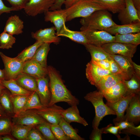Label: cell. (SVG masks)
<instances>
[{"instance_id":"94428289","label":"cell","mask_w":140,"mask_h":140,"mask_svg":"<svg viewBox=\"0 0 140 140\" xmlns=\"http://www.w3.org/2000/svg\"><path fill=\"white\" fill-rule=\"evenodd\" d=\"M5 88L0 82V95Z\"/></svg>"},{"instance_id":"836d02e7","label":"cell","mask_w":140,"mask_h":140,"mask_svg":"<svg viewBox=\"0 0 140 140\" xmlns=\"http://www.w3.org/2000/svg\"><path fill=\"white\" fill-rule=\"evenodd\" d=\"M59 124L63 131L65 135L71 140H84L77 134V131L74 129L70 124V123L66 121L62 117Z\"/></svg>"},{"instance_id":"83f0119b","label":"cell","mask_w":140,"mask_h":140,"mask_svg":"<svg viewBox=\"0 0 140 140\" xmlns=\"http://www.w3.org/2000/svg\"><path fill=\"white\" fill-rule=\"evenodd\" d=\"M0 82L4 87L10 91L12 95H29L33 92L22 88L17 84L14 79L4 80Z\"/></svg>"},{"instance_id":"9c48e42d","label":"cell","mask_w":140,"mask_h":140,"mask_svg":"<svg viewBox=\"0 0 140 140\" xmlns=\"http://www.w3.org/2000/svg\"><path fill=\"white\" fill-rule=\"evenodd\" d=\"M55 0H29L24 10L28 15L35 16L49 10Z\"/></svg>"},{"instance_id":"ba28073f","label":"cell","mask_w":140,"mask_h":140,"mask_svg":"<svg viewBox=\"0 0 140 140\" xmlns=\"http://www.w3.org/2000/svg\"><path fill=\"white\" fill-rule=\"evenodd\" d=\"M82 31L85 35L89 44L101 47L115 40V36L104 30H88Z\"/></svg>"},{"instance_id":"2e32d148","label":"cell","mask_w":140,"mask_h":140,"mask_svg":"<svg viewBox=\"0 0 140 140\" xmlns=\"http://www.w3.org/2000/svg\"><path fill=\"white\" fill-rule=\"evenodd\" d=\"M86 74L90 84L95 85L103 76L112 73L109 70L103 69L91 61L86 65Z\"/></svg>"},{"instance_id":"6f0895ef","label":"cell","mask_w":140,"mask_h":140,"mask_svg":"<svg viewBox=\"0 0 140 140\" xmlns=\"http://www.w3.org/2000/svg\"><path fill=\"white\" fill-rule=\"evenodd\" d=\"M6 80V76L4 69H0V82L3 80Z\"/></svg>"},{"instance_id":"7bdbcfd3","label":"cell","mask_w":140,"mask_h":140,"mask_svg":"<svg viewBox=\"0 0 140 140\" xmlns=\"http://www.w3.org/2000/svg\"><path fill=\"white\" fill-rule=\"evenodd\" d=\"M51 128L54 136L58 140H70L58 124H51Z\"/></svg>"},{"instance_id":"e575fe53","label":"cell","mask_w":140,"mask_h":140,"mask_svg":"<svg viewBox=\"0 0 140 140\" xmlns=\"http://www.w3.org/2000/svg\"><path fill=\"white\" fill-rule=\"evenodd\" d=\"M122 81L127 88L125 95L131 93L140 94V79L135 74L129 80Z\"/></svg>"},{"instance_id":"9f6ffc18","label":"cell","mask_w":140,"mask_h":140,"mask_svg":"<svg viewBox=\"0 0 140 140\" xmlns=\"http://www.w3.org/2000/svg\"><path fill=\"white\" fill-rule=\"evenodd\" d=\"M80 0H65L64 3L65 7V9L69 7Z\"/></svg>"},{"instance_id":"ac0fdd59","label":"cell","mask_w":140,"mask_h":140,"mask_svg":"<svg viewBox=\"0 0 140 140\" xmlns=\"http://www.w3.org/2000/svg\"><path fill=\"white\" fill-rule=\"evenodd\" d=\"M49 80L47 76L36 79V92L42 104L45 107H48L51 99Z\"/></svg>"},{"instance_id":"f35d334b","label":"cell","mask_w":140,"mask_h":140,"mask_svg":"<svg viewBox=\"0 0 140 140\" xmlns=\"http://www.w3.org/2000/svg\"><path fill=\"white\" fill-rule=\"evenodd\" d=\"M16 38L11 34L4 31L0 34V48L8 49L12 47L15 43Z\"/></svg>"},{"instance_id":"f1b7e54d","label":"cell","mask_w":140,"mask_h":140,"mask_svg":"<svg viewBox=\"0 0 140 140\" xmlns=\"http://www.w3.org/2000/svg\"><path fill=\"white\" fill-rule=\"evenodd\" d=\"M50 44L44 43L37 50L31 59L34 60L43 67L47 68V58L50 50Z\"/></svg>"},{"instance_id":"3957f363","label":"cell","mask_w":140,"mask_h":140,"mask_svg":"<svg viewBox=\"0 0 140 140\" xmlns=\"http://www.w3.org/2000/svg\"><path fill=\"white\" fill-rule=\"evenodd\" d=\"M103 95L101 91L95 90L90 92L84 96L85 99L91 103L95 111V116L92 122L93 129L98 128L101 121L108 115H115V112L105 104Z\"/></svg>"},{"instance_id":"cb8c5ba5","label":"cell","mask_w":140,"mask_h":140,"mask_svg":"<svg viewBox=\"0 0 140 140\" xmlns=\"http://www.w3.org/2000/svg\"><path fill=\"white\" fill-rule=\"evenodd\" d=\"M110 54L121 70L130 78L135 74L132 59L120 55Z\"/></svg>"},{"instance_id":"52a82bcc","label":"cell","mask_w":140,"mask_h":140,"mask_svg":"<svg viewBox=\"0 0 140 140\" xmlns=\"http://www.w3.org/2000/svg\"><path fill=\"white\" fill-rule=\"evenodd\" d=\"M33 110L22 111L18 114H15L12 117L13 125L21 124L35 126L46 121Z\"/></svg>"},{"instance_id":"7c38bea8","label":"cell","mask_w":140,"mask_h":140,"mask_svg":"<svg viewBox=\"0 0 140 140\" xmlns=\"http://www.w3.org/2000/svg\"><path fill=\"white\" fill-rule=\"evenodd\" d=\"M35 111L46 121L51 124H59L62 118L61 113L64 109L54 104L50 106L43 107Z\"/></svg>"},{"instance_id":"7402d4cb","label":"cell","mask_w":140,"mask_h":140,"mask_svg":"<svg viewBox=\"0 0 140 140\" xmlns=\"http://www.w3.org/2000/svg\"><path fill=\"white\" fill-rule=\"evenodd\" d=\"M24 22L16 15L11 16L7 20L4 31L12 35H19L23 31Z\"/></svg>"},{"instance_id":"ffe728a7","label":"cell","mask_w":140,"mask_h":140,"mask_svg":"<svg viewBox=\"0 0 140 140\" xmlns=\"http://www.w3.org/2000/svg\"><path fill=\"white\" fill-rule=\"evenodd\" d=\"M56 35L58 37L67 38L73 41L85 45L89 44L88 41L82 31H76L69 29L64 24Z\"/></svg>"},{"instance_id":"7dc6e473","label":"cell","mask_w":140,"mask_h":140,"mask_svg":"<svg viewBox=\"0 0 140 140\" xmlns=\"http://www.w3.org/2000/svg\"><path fill=\"white\" fill-rule=\"evenodd\" d=\"M125 134L127 135H134L138 137L140 136V126L135 127V126L122 130L121 134Z\"/></svg>"},{"instance_id":"ee69618b","label":"cell","mask_w":140,"mask_h":140,"mask_svg":"<svg viewBox=\"0 0 140 140\" xmlns=\"http://www.w3.org/2000/svg\"><path fill=\"white\" fill-rule=\"evenodd\" d=\"M26 140H46L40 132L35 127L29 131Z\"/></svg>"},{"instance_id":"680465c9","label":"cell","mask_w":140,"mask_h":140,"mask_svg":"<svg viewBox=\"0 0 140 140\" xmlns=\"http://www.w3.org/2000/svg\"><path fill=\"white\" fill-rule=\"evenodd\" d=\"M7 117L6 112L0 104V118Z\"/></svg>"},{"instance_id":"11a10c76","label":"cell","mask_w":140,"mask_h":140,"mask_svg":"<svg viewBox=\"0 0 140 140\" xmlns=\"http://www.w3.org/2000/svg\"><path fill=\"white\" fill-rule=\"evenodd\" d=\"M133 5L140 17V0H131Z\"/></svg>"},{"instance_id":"bcb514c9","label":"cell","mask_w":140,"mask_h":140,"mask_svg":"<svg viewBox=\"0 0 140 140\" xmlns=\"http://www.w3.org/2000/svg\"><path fill=\"white\" fill-rule=\"evenodd\" d=\"M17 11L24 9L29 0H7Z\"/></svg>"},{"instance_id":"5b68a950","label":"cell","mask_w":140,"mask_h":140,"mask_svg":"<svg viewBox=\"0 0 140 140\" xmlns=\"http://www.w3.org/2000/svg\"><path fill=\"white\" fill-rule=\"evenodd\" d=\"M137 46L113 42L101 46L107 52L110 54H118L131 59L136 52Z\"/></svg>"},{"instance_id":"277c9868","label":"cell","mask_w":140,"mask_h":140,"mask_svg":"<svg viewBox=\"0 0 140 140\" xmlns=\"http://www.w3.org/2000/svg\"><path fill=\"white\" fill-rule=\"evenodd\" d=\"M65 9L67 15L66 22L76 18L87 17L97 10H106L91 0H80Z\"/></svg>"},{"instance_id":"d4e9b609","label":"cell","mask_w":140,"mask_h":140,"mask_svg":"<svg viewBox=\"0 0 140 140\" xmlns=\"http://www.w3.org/2000/svg\"><path fill=\"white\" fill-rule=\"evenodd\" d=\"M113 13H119L125 8V0H91Z\"/></svg>"},{"instance_id":"1f68e13d","label":"cell","mask_w":140,"mask_h":140,"mask_svg":"<svg viewBox=\"0 0 140 140\" xmlns=\"http://www.w3.org/2000/svg\"><path fill=\"white\" fill-rule=\"evenodd\" d=\"M44 43L36 41L33 44L26 48L16 57L24 62L32 59L38 48Z\"/></svg>"},{"instance_id":"6da1fadb","label":"cell","mask_w":140,"mask_h":140,"mask_svg":"<svg viewBox=\"0 0 140 140\" xmlns=\"http://www.w3.org/2000/svg\"><path fill=\"white\" fill-rule=\"evenodd\" d=\"M51 99L48 106L59 102H65L71 106L77 105L79 100L73 95L64 83L59 75L52 66L47 67Z\"/></svg>"},{"instance_id":"f546056e","label":"cell","mask_w":140,"mask_h":140,"mask_svg":"<svg viewBox=\"0 0 140 140\" xmlns=\"http://www.w3.org/2000/svg\"><path fill=\"white\" fill-rule=\"evenodd\" d=\"M84 46L90 53L91 60H108L110 57V54L101 47L89 44H86Z\"/></svg>"},{"instance_id":"91938a15","label":"cell","mask_w":140,"mask_h":140,"mask_svg":"<svg viewBox=\"0 0 140 140\" xmlns=\"http://www.w3.org/2000/svg\"><path fill=\"white\" fill-rule=\"evenodd\" d=\"M2 140H15L14 138L11 136L9 135H4L1 136Z\"/></svg>"},{"instance_id":"484cf974","label":"cell","mask_w":140,"mask_h":140,"mask_svg":"<svg viewBox=\"0 0 140 140\" xmlns=\"http://www.w3.org/2000/svg\"><path fill=\"white\" fill-rule=\"evenodd\" d=\"M123 80L120 76L111 73L103 77L95 86L99 91L102 92L112 87Z\"/></svg>"},{"instance_id":"816d5d0a","label":"cell","mask_w":140,"mask_h":140,"mask_svg":"<svg viewBox=\"0 0 140 140\" xmlns=\"http://www.w3.org/2000/svg\"><path fill=\"white\" fill-rule=\"evenodd\" d=\"M12 11H17V10L12 7H7L4 4L2 0H0V16L4 13H10Z\"/></svg>"},{"instance_id":"5bb4252c","label":"cell","mask_w":140,"mask_h":140,"mask_svg":"<svg viewBox=\"0 0 140 140\" xmlns=\"http://www.w3.org/2000/svg\"><path fill=\"white\" fill-rule=\"evenodd\" d=\"M22 73L36 79L47 76V68L42 66L36 61L30 59L24 62Z\"/></svg>"},{"instance_id":"7a4b0ae2","label":"cell","mask_w":140,"mask_h":140,"mask_svg":"<svg viewBox=\"0 0 140 140\" xmlns=\"http://www.w3.org/2000/svg\"><path fill=\"white\" fill-rule=\"evenodd\" d=\"M108 11L104 9L97 10L87 17L82 18L80 21L82 25L81 31L88 30H105L117 25Z\"/></svg>"},{"instance_id":"4fadbf2b","label":"cell","mask_w":140,"mask_h":140,"mask_svg":"<svg viewBox=\"0 0 140 140\" xmlns=\"http://www.w3.org/2000/svg\"><path fill=\"white\" fill-rule=\"evenodd\" d=\"M123 121L137 124L140 122V94H135L129 102Z\"/></svg>"},{"instance_id":"44dd1931","label":"cell","mask_w":140,"mask_h":140,"mask_svg":"<svg viewBox=\"0 0 140 140\" xmlns=\"http://www.w3.org/2000/svg\"><path fill=\"white\" fill-rule=\"evenodd\" d=\"M61 115L62 117L69 123L75 122L85 126L88 125L86 120L80 116L77 105H73L65 110L64 109Z\"/></svg>"},{"instance_id":"f5cc1de1","label":"cell","mask_w":140,"mask_h":140,"mask_svg":"<svg viewBox=\"0 0 140 140\" xmlns=\"http://www.w3.org/2000/svg\"><path fill=\"white\" fill-rule=\"evenodd\" d=\"M65 1V0H55L54 3L50 8L49 10L53 11L62 9V6L64 4Z\"/></svg>"},{"instance_id":"4316f807","label":"cell","mask_w":140,"mask_h":140,"mask_svg":"<svg viewBox=\"0 0 140 140\" xmlns=\"http://www.w3.org/2000/svg\"><path fill=\"white\" fill-rule=\"evenodd\" d=\"M17 83L24 89L31 92L36 91V79L31 76L22 73L15 79Z\"/></svg>"},{"instance_id":"9a60e30c","label":"cell","mask_w":140,"mask_h":140,"mask_svg":"<svg viewBox=\"0 0 140 140\" xmlns=\"http://www.w3.org/2000/svg\"><path fill=\"white\" fill-rule=\"evenodd\" d=\"M56 31L54 26L40 29L35 32H32L31 37L36 41L43 43L58 44L60 42V38L56 35Z\"/></svg>"},{"instance_id":"8992f818","label":"cell","mask_w":140,"mask_h":140,"mask_svg":"<svg viewBox=\"0 0 140 140\" xmlns=\"http://www.w3.org/2000/svg\"><path fill=\"white\" fill-rule=\"evenodd\" d=\"M0 56L4 65L6 80L15 79L22 73L23 62L16 57H8L2 52Z\"/></svg>"},{"instance_id":"f6af8a7d","label":"cell","mask_w":140,"mask_h":140,"mask_svg":"<svg viewBox=\"0 0 140 140\" xmlns=\"http://www.w3.org/2000/svg\"><path fill=\"white\" fill-rule=\"evenodd\" d=\"M119 127L117 126H113L111 124L107 126L102 128V134L111 133L115 135L118 139H120L121 137L118 133Z\"/></svg>"},{"instance_id":"4dcf8cb0","label":"cell","mask_w":140,"mask_h":140,"mask_svg":"<svg viewBox=\"0 0 140 140\" xmlns=\"http://www.w3.org/2000/svg\"><path fill=\"white\" fill-rule=\"evenodd\" d=\"M114 42L138 46L140 44V32L115 35Z\"/></svg>"},{"instance_id":"f907efd6","label":"cell","mask_w":140,"mask_h":140,"mask_svg":"<svg viewBox=\"0 0 140 140\" xmlns=\"http://www.w3.org/2000/svg\"><path fill=\"white\" fill-rule=\"evenodd\" d=\"M115 125L119 127L118 133L121 134L122 130L126 129L129 127L135 126L134 124L132 123L126 121H123L119 123L114 124Z\"/></svg>"},{"instance_id":"b9f144b4","label":"cell","mask_w":140,"mask_h":140,"mask_svg":"<svg viewBox=\"0 0 140 140\" xmlns=\"http://www.w3.org/2000/svg\"><path fill=\"white\" fill-rule=\"evenodd\" d=\"M108 60L110 64V71L112 74L120 76L124 80H128L130 79L128 76L121 70L111 56Z\"/></svg>"},{"instance_id":"8fae6325","label":"cell","mask_w":140,"mask_h":140,"mask_svg":"<svg viewBox=\"0 0 140 140\" xmlns=\"http://www.w3.org/2000/svg\"><path fill=\"white\" fill-rule=\"evenodd\" d=\"M125 6L118 13V17L122 25L140 23L139 16L131 0H125Z\"/></svg>"},{"instance_id":"30bf717a","label":"cell","mask_w":140,"mask_h":140,"mask_svg":"<svg viewBox=\"0 0 140 140\" xmlns=\"http://www.w3.org/2000/svg\"><path fill=\"white\" fill-rule=\"evenodd\" d=\"M135 94L131 93L124 96L114 102H107L106 105L115 112L116 116V117L113 120L114 124L123 121L124 112L131 100Z\"/></svg>"},{"instance_id":"d6a6232c","label":"cell","mask_w":140,"mask_h":140,"mask_svg":"<svg viewBox=\"0 0 140 140\" xmlns=\"http://www.w3.org/2000/svg\"><path fill=\"white\" fill-rule=\"evenodd\" d=\"M13 125L11 134L14 137L19 140H26L29 131L35 127L21 124Z\"/></svg>"},{"instance_id":"d590c367","label":"cell","mask_w":140,"mask_h":140,"mask_svg":"<svg viewBox=\"0 0 140 140\" xmlns=\"http://www.w3.org/2000/svg\"><path fill=\"white\" fill-rule=\"evenodd\" d=\"M29 95H12L10 94V98L15 114H18L22 111Z\"/></svg>"},{"instance_id":"603a6c76","label":"cell","mask_w":140,"mask_h":140,"mask_svg":"<svg viewBox=\"0 0 140 140\" xmlns=\"http://www.w3.org/2000/svg\"><path fill=\"white\" fill-rule=\"evenodd\" d=\"M110 34H125L140 32V23L131 24L116 25L105 30Z\"/></svg>"},{"instance_id":"c3c4849f","label":"cell","mask_w":140,"mask_h":140,"mask_svg":"<svg viewBox=\"0 0 140 140\" xmlns=\"http://www.w3.org/2000/svg\"><path fill=\"white\" fill-rule=\"evenodd\" d=\"M91 61L100 68L110 71V64L108 60H91Z\"/></svg>"},{"instance_id":"e0dca14e","label":"cell","mask_w":140,"mask_h":140,"mask_svg":"<svg viewBox=\"0 0 140 140\" xmlns=\"http://www.w3.org/2000/svg\"><path fill=\"white\" fill-rule=\"evenodd\" d=\"M44 14L45 21L52 23L56 29V34L58 33L66 22L67 15L65 9L48 10Z\"/></svg>"},{"instance_id":"74e56055","label":"cell","mask_w":140,"mask_h":140,"mask_svg":"<svg viewBox=\"0 0 140 140\" xmlns=\"http://www.w3.org/2000/svg\"><path fill=\"white\" fill-rule=\"evenodd\" d=\"M10 95L5 88L0 95V104L5 112L12 114L14 113Z\"/></svg>"},{"instance_id":"d6986e66","label":"cell","mask_w":140,"mask_h":140,"mask_svg":"<svg viewBox=\"0 0 140 140\" xmlns=\"http://www.w3.org/2000/svg\"><path fill=\"white\" fill-rule=\"evenodd\" d=\"M122 81L112 87L101 92L107 101L114 102L125 96L127 88Z\"/></svg>"},{"instance_id":"681fc988","label":"cell","mask_w":140,"mask_h":140,"mask_svg":"<svg viewBox=\"0 0 140 140\" xmlns=\"http://www.w3.org/2000/svg\"><path fill=\"white\" fill-rule=\"evenodd\" d=\"M102 128H98L93 129L90 136V140H102Z\"/></svg>"},{"instance_id":"db71d44e","label":"cell","mask_w":140,"mask_h":140,"mask_svg":"<svg viewBox=\"0 0 140 140\" xmlns=\"http://www.w3.org/2000/svg\"><path fill=\"white\" fill-rule=\"evenodd\" d=\"M134 73L136 76L140 79V66L132 62Z\"/></svg>"},{"instance_id":"6125c7cd","label":"cell","mask_w":140,"mask_h":140,"mask_svg":"<svg viewBox=\"0 0 140 140\" xmlns=\"http://www.w3.org/2000/svg\"><path fill=\"white\" fill-rule=\"evenodd\" d=\"M0 140H2V138L1 136H0Z\"/></svg>"},{"instance_id":"60d3db41","label":"cell","mask_w":140,"mask_h":140,"mask_svg":"<svg viewBox=\"0 0 140 140\" xmlns=\"http://www.w3.org/2000/svg\"><path fill=\"white\" fill-rule=\"evenodd\" d=\"M13 124L10 119L7 117L0 118V135L11 133Z\"/></svg>"},{"instance_id":"8d00e7d4","label":"cell","mask_w":140,"mask_h":140,"mask_svg":"<svg viewBox=\"0 0 140 140\" xmlns=\"http://www.w3.org/2000/svg\"><path fill=\"white\" fill-rule=\"evenodd\" d=\"M43 106L37 92L34 91L29 96L22 111L37 109Z\"/></svg>"},{"instance_id":"ab89813d","label":"cell","mask_w":140,"mask_h":140,"mask_svg":"<svg viewBox=\"0 0 140 140\" xmlns=\"http://www.w3.org/2000/svg\"><path fill=\"white\" fill-rule=\"evenodd\" d=\"M51 123L46 121L35 126L47 140H57L53 134L51 128Z\"/></svg>"}]
</instances>
